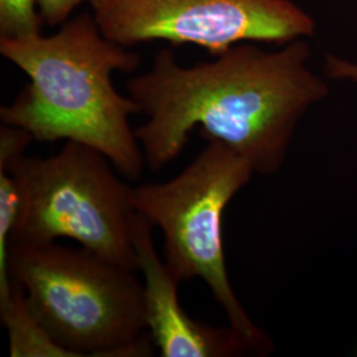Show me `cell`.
<instances>
[{
  "mask_svg": "<svg viewBox=\"0 0 357 357\" xmlns=\"http://www.w3.org/2000/svg\"><path fill=\"white\" fill-rule=\"evenodd\" d=\"M90 0H38V8L44 24L63 26L82 3Z\"/></svg>",
  "mask_w": 357,
  "mask_h": 357,
  "instance_id": "cell-9",
  "label": "cell"
},
{
  "mask_svg": "<svg viewBox=\"0 0 357 357\" xmlns=\"http://www.w3.org/2000/svg\"><path fill=\"white\" fill-rule=\"evenodd\" d=\"M0 54L29 78L13 102L1 106L3 123L24 128L41 143L86 144L125 178H141L146 160L128 122L141 107L113 82L115 72L138 69L141 56L105 38L93 13L70 17L50 36L0 38Z\"/></svg>",
  "mask_w": 357,
  "mask_h": 357,
  "instance_id": "cell-2",
  "label": "cell"
},
{
  "mask_svg": "<svg viewBox=\"0 0 357 357\" xmlns=\"http://www.w3.org/2000/svg\"><path fill=\"white\" fill-rule=\"evenodd\" d=\"M253 175V168L228 146L206 141L175 178L131 187L130 205L162 231L165 262L172 275L180 283L203 280L230 327L261 355L270 352L271 340L234 293L222 248V213Z\"/></svg>",
  "mask_w": 357,
  "mask_h": 357,
  "instance_id": "cell-4",
  "label": "cell"
},
{
  "mask_svg": "<svg viewBox=\"0 0 357 357\" xmlns=\"http://www.w3.org/2000/svg\"><path fill=\"white\" fill-rule=\"evenodd\" d=\"M105 38L197 45L218 56L243 43L284 45L312 38L315 19L291 0H90Z\"/></svg>",
  "mask_w": 357,
  "mask_h": 357,
  "instance_id": "cell-6",
  "label": "cell"
},
{
  "mask_svg": "<svg viewBox=\"0 0 357 357\" xmlns=\"http://www.w3.org/2000/svg\"><path fill=\"white\" fill-rule=\"evenodd\" d=\"M43 24L38 0H0V38L38 35Z\"/></svg>",
  "mask_w": 357,
  "mask_h": 357,
  "instance_id": "cell-8",
  "label": "cell"
},
{
  "mask_svg": "<svg viewBox=\"0 0 357 357\" xmlns=\"http://www.w3.org/2000/svg\"><path fill=\"white\" fill-rule=\"evenodd\" d=\"M328 76L336 79H347L357 82V64L342 57L330 54L326 61Z\"/></svg>",
  "mask_w": 357,
  "mask_h": 357,
  "instance_id": "cell-10",
  "label": "cell"
},
{
  "mask_svg": "<svg viewBox=\"0 0 357 357\" xmlns=\"http://www.w3.org/2000/svg\"><path fill=\"white\" fill-rule=\"evenodd\" d=\"M96 149L65 142L47 158L22 155L0 169L13 175L20 206L11 243L44 245L60 238L118 265L139 270L131 238V187Z\"/></svg>",
  "mask_w": 357,
  "mask_h": 357,
  "instance_id": "cell-5",
  "label": "cell"
},
{
  "mask_svg": "<svg viewBox=\"0 0 357 357\" xmlns=\"http://www.w3.org/2000/svg\"><path fill=\"white\" fill-rule=\"evenodd\" d=\"M8 264L29 315L64 356L151 355L135 270L56 243H10Z\"/></svg>",
  "mask_w": 357,
  "mask_h": 357,
  "instance_id": "cell-3",
  "label": "cell"
},
{
  "mask_svg": "<svg viewBox=\"0 0 357 357\" xmlns=\"http://www.w3.org/2000/svg\"><path fill=\"white\" fill-rule=\"evenodd\" d=\"M153 225L134 213L131 238L143 274L144 317L153 347L163 357H236L252 349L231 327L192 319L178 301V283L155 248Z\"/></svg>",
  "mask_w": 357,
  "mask_h": 357,
  "instance_id": "cell-7",
  "label": "cell"
},
{
  "mask_svg": "<svg viewBox=\"0 0 357 357\" xmlns=\"http://www.w3.org/2000/svg\"><path fill=\"white\" fill-rule=\"evenodd\" d=\"M310 59L306 38L277 51L243 43L192 66L160 50L151 68L126 84L147 116L134 128L146 165L153 172L168 166L199 128L205 141L228 146L255 174H277L299 122L330 93Z\"/></svg>",
  "mask_w": 357,
  "mask_h": 357,
  "instance_id": "cell-1",
  "label": "cell"
}]
</instances>
